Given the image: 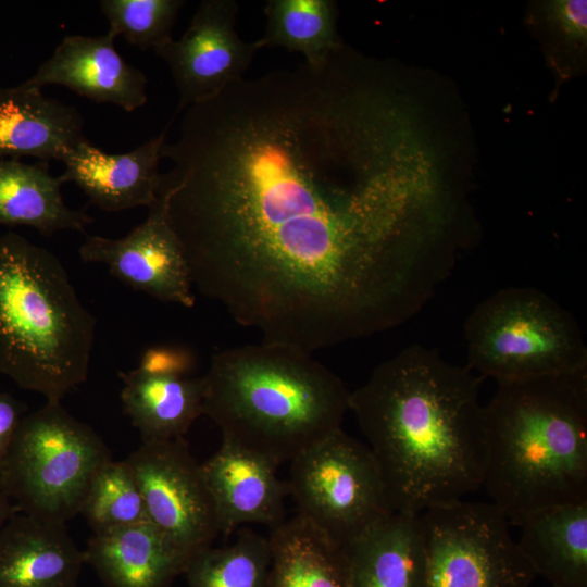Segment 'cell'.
Returning <instances> with one entry per match:
<instances>
[{
  "mask_svg": "<svg viewBox=\"0 0 587 587\" xmlns=\"http://www.w3.org/2000/svg\"><path fill=\"white\" fill-rule=\"evenodd\" d=\"M430 143L398 73L344 45L189 107L161 157L193 289L310 353L408 321L461 247Z\"/></svg>",
  "mask_w": 587,
  "mask_h": 587,
  "instance_id": "1",
  "label": "cell"
},
{
  "mask_svg": "<svg viewBox=\"0 0 587 587\" xmlns=\"http://www.w3.org/2000/svg\"><path fill=\"white\" fill-rule=\"evenodd\" d=\"M482 376L412 345L350 392V411L382 474L392 512L420 514L482 487Z\"/></svg>",
  "mask_w": 587,
  "mask_h": 587,
  "instance_id": "2",
  "label": "cell"
},
{
  "mask_svg": "<svg viewBox=\"0 0 587 587\" xmlns=\"http://www.w3.org/2000/svg\"><path fill=\"white\" fill-rule=\"evenodd\" d=\"M484 432L482 487L510 525L587 500V373L499 384Z\"/></svg>",
  "mask_w": 587,
  "mask_h": 587,
  "instance_id": "3",
  "label": "cell"
},
{
  "mask_svg": "<svg viewBox=\"0 0 587 587\" xmlns=\"http://www.w3.org/2000/svg\"><path fill=\"white\" fill-rule=\"evenodd\" d=\"M202 382V414L222 440L277 465L340 429L350 411V391L334 372L282 344L218 351Z\"/></svg>",
  "mask_w": 587,
  "mask_h": 587,
  "instance_id": "4",
  "label": "cell"
},
{
  "mask_svg": "<svg viewBox=\"0 0 587 587\" xmlns=\"http://www.w3.org/2000/svg\"><path fill=\"white\" fill-rule=\"evenodd\" d=\"M95 329L57 255L16 233L0 236V373L61 402L88 377Z\"/></svg>",
  "mask_w": 587,
  "mask_h": 587,
  "instance_id": "5",
  "label": "cell"
},
{
  "mask_svg": "<svg viewBox=\"0 0 587 587\" xmlns=\"http://www.w3.org/2000/svg\"><path fill=\"white\" fill-rule=\"evenodd\" d=\"M466 366L499 384L587 373V346L571 312L534 287L503 288L464 324Z\"/></svg>",
  "mask_w": 587,
  "mask_h": 587,
  "instance_id": "6",
  "label": "cell"
},
{
  "mask_svg": "<svg viewBox=\"0 0 587 587\" xmlns=\"http://www.w3.org/2000/svg\"><path fill=\"white\" fill-rule=\"evenodd\" d=\"M112 459L102 438L50 402L24 415L0 467L20 512L65 524L79 514L98 471Z\"/></svg>",
  "mask_w": 587,
  "mask_h": 587,
  "instance_id": "7",
  "label": "cell"
},
{
  "mask_svg": "<svg viewBox=\"0 0 587 587\" xmlns=\"http://www.w3.org/2000/svg\"><path fill=\"white\" fill-rule=\"evenodd\" d=\"M289 463L297 512L342 547L392 513L372 452L342 428Z\"/></svg>",
  "mask_w": 587,
  "mask_h": 587,
  "instance_id": "8",
  "label": "cell"
},
{
  "mask_svg": "<svg viewBox=\"0 0 587 587\" xmlns=\"http://www.w3.org/2000/svg\"><path fill=\"white\" fill-rule=\"evenodd\" d=\"M420 516L425 587H530L537 577L491 502L459 500Z\"/></svg>",
  "mask_w": 587,
  "mask_h": 587,
  "instance_id": "9",
  "label": "cell"
},
{
  "mask_svg": "<svg viewBox=\"0 0 587 587\" xmlns=\"http://www.w3.org/2000/svg\"><path fill=\"white\" fill-rule=\"evenodd\" d=\"M125 461L143 498L148 521L188 560L220 534L201 463L184 438L142 441Z\"/></svg>",
  "mask_w": 587,
  "mask_h": 587,
  "instance_id": "10",
  "label": "cell"
},
{
  "mask_svg": "<svg viewBox=\"0 0 587 587\" xmlns=\"http://www.w3.org/2000/svg\"><path fill=\"white\" fill-rule=\"evenodd\" d=\"M78 253L84 262L105 265L118 280L159 301L195 305L190 270L170 223L162 185L142 223L121 238L86 235Z\"/></svg>",
  "mask_w": 587,
  "mask_h": 587,
  "instance_id": "11",
  "label": "cell"
},
{
  "mask_svg": "<svg viewBox=\"0 0 587 587\" xmlns=\"http://www.w3.org/2000/svg\"><path fill=\"white\" fill-rule=\"evenodd\" d=\"M238 3L235 0H203L189 26L155 53L167 64L178 93L176 113L220 95L243 78L255 53V41L237 34Z\"/></svg>",
  "mask_w": 587,
  "mask_h": 587,
  "instance_id": "12",
  "label": "cell"
},
{
  "mask_svg": "<svg viewBox=\"0 0 587 587\" xmlns=\"http://www.w3.org/2000/svg\"><path fill=\"white\" fill-rule=\"evenodd\" d=\"M114 40L108 32L100 36H66L25 83L41 89L61 85L97 103L133 112L148 101V79L123 59Z\"/></svg>",
  "mask_w": 587,
  "mask_h": 587,
  "instance_id": "13",
  "label": "cell"
},
{
  "mask_svg": "<svg viewBox=\"0 0 587 587\" xmlns=\"http://www.w3.org/2000/svg\"><path fill=\"white\" fill-rule=\"evenodd\" d=\"M278 466L259 453L223 440L217 451L201 463L220 534L227 537L246 524L273 528L286 519L289 488L277 475Z\"/></svg>",
  "mask_w": 587,
  "mask_h": 587,
  "instance_id": "14",
  "label": "cell"
},
{
  "mask_svg": "<svg viewBox=\"0 0 587 587\" xmlns=\"http://www.w3.org/2000/svg\"><path fill=\"white\" fill-rule=\"evenodd\" d=\"M168 127L125 153H108L86 139L64 158L65 168L60 176L64 183L76 184L103 211L149 208L161 185L159 163Z\"/></svg>",
  "mask_w": 587,
  "mask_h": 587,
  "instance_id": "15",
  "label": "cell"
},
{
  "mask_svg": "<svg viewBox=\"0 0 587 587\" xmlns=\"http://www.w3.org/2000/svg\"><path fill=\"white\" fill-rule=\"evenodd\" d=\"M86 139L76 108L46 97L41 88L25 82L0 89V159L63 162Z\"/></svg>",
  "mask_w": 587,
  "mask_h": 587,
  "instance_id": "16",
  "label": "cell"
},
{
  "mask_svg": "<svg viewBox=\"0 0 587 587\" xmlns=\"http://www.w3.org/2000/svg\"><path fill=\"white\" fill-rule=\"evenodd\" d=\"M83 564L63 523L18 511L0 532V587H77Z\"/></svg>",
  "mask_w": 587,
  "mask_h": 587,
  "instance_id": "17",
  "label": "cell"
},
{
  "mask_svg": "<svg viewBox=\"0 0 587 587\" xmlns=\"http://www.w3.org/2000/svg\"><path fill=\"white\" fill-rule=\"evenodd\" d=\"M83 552L107 587H168L189 562L149 521L93 534Z\"/></svg>",
  "mask_w": 587,
  "mask_h": 587,
  "instance_id": "18",
  "label": "cell"
},
{
  "mask_svg": "<svg viewBox=\"0 0 587 587\" xmlns=\"http://www.w3.org/2000/svg\"><path fill=\"white\" fill-rule=\"evenodd\" d=\"M345 549L351 587H425L420 514L392 512Z\"/></svg>",
  "mask_w": 587,
  "mask_h": 587,
  "instance_id": "19",
  "label": "cell"
},
{
  "mask_svg": "<svg viewBox=\"0 0 587 587\" xmlns=\"http://www.w3.org/2000/svg\"><path fill=\"white\" fill-rule=\"evenodd\" d=\"M516 540L549 587H587V500L540 510L521 523Z\"/></svg>",
  "mask_w": 587,
  "mask_h": 587,
  "instance_id": "20",
  "label": "cell"
},
{
  "mask_svg": "<svg viewBox=\"0 0 587 587\" xmlns=\"http://www.w3.org/2000/svg\"><path fill=\"white\" fill-rule=\"evenodd\" d=\"M121 400L142 441L184 438L202 415V377L146 373L139 369L118 373Z\"/></svg>",
  "mask_w": 587,
  "mask_h": 587,
  "instance_id": "21",
  "label": "cell"
},
{
  "mask_svg": "<svg viewBox=\"0 0 587 587\" xmlns=\"http://www.w3.org/2000/svg\"><path fill=\"white\" fill-rule=\"evenodd\" d=\"M265 587H351L345 547L296 512L271 528Z\"/></svg>",
  "mask_w": 587,
  "mask_h": 587,
  "instance_id": "22",
  "label": "cell"
},
{
  "mask_svg": "<svg viewBox=\"0 0 587 587\" xmlns=\"http://www.w3.org/2000/svg\"><path fill=\"white\" fill-rule=\"evenodd\" d=\"M62 184L61 176L49 172L47 162L0 159V224L29 226L43 236L60 230L84 233L93 218L65 204Z\"/></svg>",
  "mask_w": 587,
  "mask_h": 587,
  "instance_id": "23",
  "label": "cell"
},
{
  "mask_svg": "<svg viewBox=\"0 0 587 587\" xmlns=\"http://www.w3.org/2000/svg\"><path fill=\"white\" fill-rule=\"evenodd\" d=\"M260 48L282 47L316 64L342 46L337 33L336 2L332 0H270Z\"/></svg>",
  "mask_w": 587,
  "mask_h": 587,
  "instance_id": "24",
  "label": "cell"
},
{
  "mask_svg": "<svg viewBox=\"0 0 587 587\" xmlns=\"http://www.w3.org/2000/svg\"><path fill=\"white\" fill-rule=\"evenodd\" d=\"M270 561L268 537L243 528L232 544L193 555L184 574L189 587H265Z\"/></svg>",
  "mask_w": 587,
  "mask_h": 587,
  "instance_id": "25",
  "label": "cell"
},
{
  "mask_svg": "<svg viewBox=\"0 0 587 587\" xmlns=\"http://www.w3.org/2000/svg\"><path fill=\"white\" fill-rule=\"evenodd\" d=\"M79 514L93 534L148 521L142 495L125 460L111 459L98 471Z\"/></svg>",
  "mask_w": 587,
  "mask_h": 587,
  "instance_id": "26",
  "label": "cell"
},
{
  "mask_svg": "<svg viewBox=\"0 0 587 587\" xmlns=\"http://www.w3.org/2000/svg\"><path fill=\"white\" fill-rule=\"evenodd\" d=\"M183 0H102L100 9L115 38L140 50H153L170 42Z\"/></svg>",
  "mask_w": 587,
  "mask_h": 587,
  "instance_id": "27",
  "label": "cell"
},
{
  "mask_svg": "<svg viewBox=\"0 0 587 587\" xmlns=\"http://www.w3.org/2000/svg\"><path fill=\"white\" fill-rule=\"evenodd\" d=\"M545 20L561 42L582 51L587 41V2L554 0L545 4Z\"/></svg>",
  "mask_w": 587,
  "mask_h": 587,
  "instance_id": "28",
  "label": "cell"
},
{
  "mask_svg": "<svg viewBox=\"0 0 587 587\" xmlns=\"http://www.w3.org/2000/svg\"><path fill=\"white\" fill-rule=\"evenodd\" d=\"M192 365L189 353L176 347L147 349L137 369L146 373L188 375Z\"/></svg>",
  "mask_w": 587,
  "mask_h": 587,
  "instance_id": "29",
  "label": "cell"
},
{
  "mask_svg": "<svg viewBox=\"0 0 587 587\" xmlns=\"http://www.w3.org/2000/svg\"><path fill=\"white\" fill-rule=\"evenodd\" d=\"M23 412L24 408L20 401L0 391V467L24 416Z\"/></svg>",
  "mask_w": 587,
  "mask_h": 587,
  "instance_id": "30",
  "label": "cell"
},
{
  "mask_svg": "<svg viewBox=\"0 0 587 587\" xmlns=\"http://www.w3.org/2000/svg\"><path fill=\"white\" fill-rule=\"evenodd\" d=\"M18 512L0 482V532L7 522Z\"/></svg>",
  "mask_w": 587,
  "mask_h": 587,
  "instance_id": "31",
  "label": "cell"
}]
</instances>
